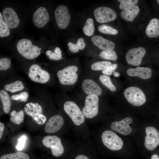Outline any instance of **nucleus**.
Masks as SVG:
<instances>
[{
	"label": "nucleus",
	"mask_w": 159,
	"mask_h": 159,
	"mask_svg": "<svg viewBox=\"0 0 159 159\" xmlns=\"http://www.w3.org/2000/svg\"><path fill=\"white\" fill-rule=\"evenodd\" d=\"M118 65L116 64H111L108 67L102 71V73L107 76L111 75L117 67Z\"/></svg>",
	"instance_id": "obj_37"
},
{
	"label": "nucleus",
	"mask_w": 159,
	"mask_h": 159,
	"mask_svg": "<svg viewBox=\"0 0 159 159\" xmlns=\"http://www.w3.org/2000/svg\"><path fill=\"white\" fill-rule=\"evenodd\" d=\"M78 67L75 65H69L58 70L57 77L60 83L64 85L75 84L78 79Z\"/></svg>",
	"instance_id": "obj_2"
},
{
	"label": "nucleus",
	"mask_w": 159,
	"mask_h": 159,
	"mask_svg": "<svg viewBox=\"0 0 159 159\" xmlns=\"http://www.w3.org/2000/svg\"><path fill=\"white\" fill-rule=\"evenodd\" d=\"M112 64L111 63L107 61H102L93 63L91 66L92 70L95 71L103 70Z\"/></svg>",
	"instance_id": "obj_30"
},
{
	"label": "nucleus",
	"mask_w": 159,
	"mask_h": 159,
	"mask_svg": "<svg viewBox=\"0 0 159 159\" xmlns=\"http://www.w3.org/2000/svg\"><path fill=\"white\" fill-rule=\"evenodd\" d=\"M112 74L115 77H119L120 75V74L118 72H116L114 71L113 72Z\"/></svg>",
	"instance_id": "obj_44"
},
{
	"label": "nucleus",
	"mask_w": 159,
	"mask_h": 159,
	"mask_svg": "<svg viewBox=\"0 0 159 159\" xmlns=\"http://www.w3.org/2000/svg\"><path fill=\"white\" fill-rule=\"evenodd\" d=\"M11 60L6 58H2L0 59V70L5 71L11 67Z\"/></svg>",
	"instance_id": "obj_36"
},
{
	"label": "nucleus",
	"mask_w": 159,
	"mask_h": 159,
	"mask_svg": "<svg viewBox=\"0 0 159 159\" xmlns=\"http://www.w3.org/2000/svg\"><path fill=\"white\" fill-rule=\"evenodd\" d=\"M84 39L81 37L79 38L77 41L76 45L80 50H83L85 46V44Z\"/></svg>",
	"instance_id": "obj_40"
},
{
	"label": "nucleus",
	"mask_w": 159,
	"mask_h": 159,
	"mask_svg": "<svg viewBox=\"0 0 159 159\" xmlns=\"http://www.w3.org/2000/svg\"><path fill=\"white\" fill-rule=\"evenodd\" d=\"M98 30L100 32L107 34L116 35L118 33V31L116 29L105 24L99 26L98 27Z\"/></svg>",
	"instance_id": "obj_34"
},
{
	"label": "nucleus",
	"mask_w": 159,
	"mask_h": 159,
	"mask_svg": "<svg viewBox=\"0 0 159 159\" xmlns=\"http://www.w3.org/2000/svg\"><path fill=\"white\" fill-rule=\"evenodd\" d=\"M146 52L145 49L142 47L130 49L126 54V60L129 64L135 66H139L141 64Z\"/></svg>",
	"instance_id": "obj_13"
},
{
	"label": "nucleus",
	"mask_w": 159,
	"mask_h": 159,
	"mask_svg": "<svg viewBox=\"0 0 159 159\" xmlns=\"http://www.w3.org/2000/svg\"><path fill=\"white\" fill-rule=\"evenodd\" d=\"M92 43L103 50H112L115 47V43L99 35H95L91 38Z\"/></svg>",
	"instance_id": "obj_20"
},
{
	"label": "nucleus",
	"mask_w": 159,
	"mask_h": 159,
	"mask_svg": "<svg viewBox=\"0 0 159 159\" xmlns=\"http://www.w3.org/2000/svg\"><path fill=\"white\" fill-rule=\"evenodd\" d=\"M102 142L107 148L112 150L121 149L123 145L122 139L116 133L110 130L104 131L101 136Z\"/></svg>",
	"instance_id": "obj_5"
},
{
	"label": "nucleus",
	"mask_w": 159,
	"mask_h": 159,
	"mask_svg": "<svg viewBox=\"0 0 159 159\" xmlns=\"http://www.w3.org/2000/svg\"><path fill=\"white\" fill-rule=\"evenodd\" d=\"M146 135L145 137L144 145L148 150H152L159 144V132L155 127L152 126L145 128Z\"/></svg>",
	"instance_id": "obj_12"
},
{
	"label": "nucleus",
	"mask_w": 159,
	"mask_h": 159,
	"mask_svg": "<svg viewBox=\"0 0 159 159\" xmlns=\"http://www.w3.org/2000/svg\"><path fill=\"white\" fill-rule=\"evenodd\" d=\"M54 15L57 24L60 28L64 29L68 27L70 17L66 6L60 5L57 6L55 10Z\"/></svg>",
	"instance_id": "obj_11"
},
{
	"label": "nucleus",
	"mask_w": 159,
	"mask_h": 159,
	"mask_svg": "<svg viewBox=\"0 0 159 159\" xmlns=\"http://www.w3.org/2000/svg\"><path fill=\"white\" fill-rule=\"evenodd\" d=\"M127 74L129 76L138 77L143 79H148L152 76V70L149 68L138 67L136 68H129L127 70Z\"/></svg>",
	"instance_id": "obj_19"
},
{
	"label": "nucleus",
	"mask_w": 159,
	"mask_h": 159,
	"mask_svg": "<svg viewBox=\"0 0 159 159\" xmlns=\"http://www.w3.org/2000/svg\"><path fill=\"white\" fill-rule=\"evenodd\" d=\"M0 159H29V157L25 153L18 152L3 155Z\"/></svg>",
	"instance_id": "obj_28"
},
{
	"label": "nucleus",
	"mask_w": 159,
	"mask_h": 159,
	"mask_svg": "<svg viewBox=\"0 0 159 159\" xmlns=\"http://www.w3.org/2000/svg\"><path fill=\"white\" fill-rule=\"evenodd\" d=\"M82 30L84 34L87 36H91L93 35L95 31V27L92 18H89L87 20Z\"/></svg>",
	"instance_id": "obj_26"
},
{
	"label": "nucleus",
	"mask_w": 159,
	"mask_h": 159,
	"mask_svg": "<svg viewBox=\"0 0 159 159\" xmlns=\"http://www.w3.org/2000/svg\"><path fill=\"white\" fill-rule=\"evenodd\" d=\"M151 159H159V158L157 155L154 154L151 156Z\"/></svg>",
	"instance_id": "obj_43"
},
{
	"label": "nucleus",
	"mask_w": 159,
	"mask_h": 159,
	"mask_svg": "<svg viewBox=\"0 0 159 159\" xmlns=\"http://www.w3.org/2000/svg\"><path fill=\"white\" fill-rule=\"evenodd\" d=\"M68 45L69 47V49L71 52L76 53L79 51V49L78 48L76 44L71 42H69L68 43Z\"/></svg>",
	"instance_id": "obj_39"
},
{
	"label": "nucleus",
	"mask_w": 159,
	"mask_h": 159,
	"mask_svg": "<svg viewBox=\"0 0 159 159\" xmlns=\"http://www.w3.org/2000/svg\"><path fill=\"white\" fill-rule=\"evenodd\" d=\"M99 97L96 95H87L85 100L82 112L85 117L92 118L95 117L99 111Z\"/></svg>",
	"instance_id": "obj_6"
},
{
	"label": "nucleus",
	"mask_w": 159,
	"mask_h": 159,
	"mask_svg": "<svg viewBox=\"0 0 159 159\" xmlns=\"http://www.w3.org/2000/svg\"><path fill=\"white\" fill-rule=\"evenodd\" d=\"M120 4L119 8L122 10H126L135 6L138 2V0H118Z\"/></svg>",
	"instance_id": "obj_32"
},
{
	"label": "nucleus",
	"mask_w": 159,
	"mask_h": 159,
	"mask_svg": "<svg viewBox=\"0 0 159 159\" xmlns=\"http://www.w3.org/2000/svg\"><path fill=\"white\" fill-rule=\"evenodd\" d=\"M24 88L23 82L20 80H16L6 85L4 89L11 93L21 91Z\"/></svg>",
	"instance_id": "obj_24"
},
{
	"label": "nucleus",
	"mask_w": 159,
	"mask_h": 159,
	"mask_svg": "<svg viewBox=\"0 0 159 159\" xmlns=\"http://www.w3.org/2000/svg\"><path fill=\"white\" fill-rule=\"evenodd\" d=\"M49 19V14L46 9L44 7L39 8L33 13L32 21L34 25L39 28L44 27Z\"/></svg>",
	"instance_id": "obj_14"
},
{
	"label": "nucleus",
	"mask_w": 159,
	"mask_h": 159,
	"mask_svg": "<svg viewBox=\"0 0 159 159\" xmlns=\"http://www.w3.org/2000/svg\"><path fill=\"white\" fill-rule=\"evenodd\" d=\"M99 80L101 83L109 90L115 92L116 90L115 86L112 83L110 78L108 76L105 74L100 75Z\"/></svg>",
	"instance_id": "obj_27"
},
{
	"label": "nucleus",
	"mask_w": 159,
	"mask_h": 159,
	"mask_svg": "<svg viewBox=\"0 0 159 159\" xmlns=\"http://www.w3.org/2000/svg\"><path fill=\"white\" fill-rule=\"evenodd\" d=\"M43 144L46 147L51 149L52 155L58 157L62 155L64 148L60 139L55 135H47L42 140Z\"/></svg>",
	"instance_id": "obj_9"
},
{
	"label": "nucleus",
	"mask_w": 159,
	"mask_h": 159,
	"mask_svg": "<svg viewBox=\"0 0 159 159\" xmlns=\"http://www.w3.org/2000/svg\"><path fill=\"white\" fill-rule=\"evenodd\" d=\"M65 112L77 125H80L85 121V117L79 107L74 102L68 101L65 102L63 105Z\"/></svg>",
	"instance_id": "obj_4"
},
{
	"label": "nucleus",
	"mask_w": 159,
	"mask_h": 159,
	"mask_svg": "<svg viewBox=\"0 0 159 159\" xmlns=\"http://www.w3.org/2000/svg\"><path fill=\"white\" fill-rule=\"evenodd\" d=\"M94 14L95 20L99 23L111 21L117 17L115 11L106 6L100 7L96 8L94 11Z\"/></svg>",
	"instance_id": "obj_10"
},
{
	"label": "nucleus",
	"mask_w": 159,
	"mask_h": 159,
	"mask_svg": "<svg viewBox=\"0 0 159 159\" xmlns=\"http://www.w3.org/2000/svg\"><path fill=\"white\" fill-rule=\"evenodd\" d=\"M10 32L4 21L3 20L1 13H0V37H4L10 34Z\"/></svg>",
	"instance_id": "obj_33"
},
{
	"label": "nucleus",
	"mask_w": 159,
	"mask_h": 159,
	"mask_svg": "<svg viewBox=\"0 0 159 159\" xmlns=\"http://www.w3.org/2000/svg\"><path fill=\"white\" fill-rule=\"evenodd\" d=\"M24 113L23 110L16 112L13 110L10 114V120L14 124L19 125L22 123L24 120Z\"/></svg>",
	"instance_id": "obj_25"
},
{
	"label": "nucleus",
	"mask_w": 159,
	"mask_h": 159,
	"mask_svg": "<svg viewBox=\"0 0 159 159\" xmlns=\"http://www.w3.org/2000/svg\"><path fill=\"white\" fill-rule=\"evenodd\" d=\"M4 129V125L1 122H0V139H1Z\"/></svg>",
	"instance_id": "obj_41"
},
{
	"label": "nucleus",
	"mask_w": 159,
	"mask_h": 159,
	"mask_svg": "<svg viewBox=\"0 0 159 159\" xmlns=\"http://www.w3.org/2000/svg\"><path fill=\"white\" fill-rule=\"evenodd\" d=\"M74 159H89L87 156L82 155L77 156Z\"/></svg>",
	"instance_id": "obj_42"
},
{
	"label": "nucleus",
	"mask_w": 159,
	"mask_h": 159,
	"mask_svg": "<svg viewBox=\"0 0 159 159\" xmlns=\"http://www.w3.org/2000/svg\"><path fill=\"white\" fill-rule=\"evenodd\" d=\"M17 50L23 57L28 59H34L41 53V48L33 45L31 41L28 39L19 40L16 44Z\"/></svg>",
	"instance_id": "obj_1"
},
{
	"label": "nucleus",
	"mask_w": 159,
	"mask_h": 159,
	"mask_svg": "<svg viewBox=\"0 0 159 159\" xmlns=\"http://www.w3.org/2000/svg\"><path fill=\"white\" fill-rule=\"evenodd\" d=\"M157 1L158 4L159 5V0H157Z\"/></svg>",
	"instance_id": "obj_45"
},
{
	"label": "nucleus",
	"mask_w": 159,
	"mask_h": 159,
	"mask_svg": "<svg viewBox=\"0 0 159 159\" xmlns=\"http://www.w3.org/2000/svg\"><path fill=\"white\" fill-rule=\"evenodd\" d=\"M26 137L24 135H22L18 139V143L16 146V149L18 150H21L23 149L24 146Z\"/></svg>",
	"instance_id": "obj_38"
},
{
	"label": "nucleus",
	"mask_w": 159,
	"mask_h": 159,
	"mask_svg": "<svg viewBox=\"0 0 159 159\" xmlns=\"http://www.w3.org/2000/svg\"><path fill=\"white\" fill-rule=\"evenodd\" d=\"M3 15L4 21L9 28L14 29L18 26L20 20L13 9L10 7L4 8L3 11Z\"/></svg>",
	"instance_id": "obj_16"
},
{
	"label": "nucleus",
	"mask_w": 159,
	"mask_h": 159,
	"mask_svg": "<svg viewBox=\"0 0 159 159\" xmlns=\"http://www.w3.org/2000/svg\"><path fill=\"white\" fill-rule=\"evenodd\" d=\"M99 56L104 59L111 60H115L117 59L115 52L113 50L102 51L100 52Z\"/></svg>",
	"instance_id": "obj_29"
},
{
	"label": "nucleus",
	"mask_w": 159,
	"mask_h": 159,
	"mask_svg": "<svg viewBox=\"0 0 159 159\" xmlns=\"http://www.w3.org/2000/svg\"><path fill=\"white\" fill-rule=\"evenodd\" d=\"M83 91L87 95H96L97 96L101 95L102 91L99 85L94 80L90 79L84 80L82 84Z\"/></svg>",
	"instance_id": "obj_18"
},
{
	"label": "nucleus",
	"mask_w": 159,
	"mask_h": 159,
	"mask_svg": "<svg viewBox=\"0 0 159 159\" xmlns=\"http://www.w3.org/2000/svg\"><path fill=\"white\" fill-rule=\"evenodd\" d=\"M64 123V119L61 115H54L51 117L47 122L45 126L44 131L47 133H55L61 129Z\"/></svg>",
	"instance_id": "obj_17"
},
{
	"label": "nucleus",
	"mask_w": 159,
	"mask_h": 159,
	"mask_svg": "<svg viewBox=\"0 0 159 159\" xmlns=\"http://www.w3.org/2000/svg\"><path fill=\"white\" fill-rule=\"evenodd\" d=\"M145 32L150 38L158 37L159 35V19L156 18L151 19L146 28Z\"/></svg>",
	"instance_id": "obj_21"
},
{
	"label": "nucleus",
	"mask_w": 159,
	"mask_h": 159,
	"mask_svg": "<svg viewBox=\"0 0 159 159\" xmlns=\"http://www.w3.org/2000/svg\"><path fill=\"white\" fill-rule=\"evenodd\" d=\"M62 51L60 48L58 47H56L54 52L50 50H48L46 52L45 54L50 59L59 60L62 58Z\"/></svg>",
	"instance_id": "obj_31"
},
{
	"label": "nucleus",
	"mask_w": 159,
	"mask_h": 159,
	"mask_svg": "<svg viewBox=\"0 0 159 159\" xmlns=\"http://www.w3.org/2000/svg\"><path fill=\"white\" fill-rule=\"evenodd\" d=\"M0 99L4 112L6 114L8 113L11 109V99L9 94L5 90L2 89L0 90Z\"/></svg>",
	"instance_id": "obj_23"
},
{
	"label": "nucleus",
	"mask_w": 159,
	"mask_h": 159,
	"mask_svg": "<svg viewBox=\"0 0 159 159\" xmlns=\"http://www.w3.org/2000/svg\"><path fill=\"white\" fill-rule=\"evenodd\" d=\"M29 96V94L26 91H23L18 94L12 95L11 97V99L25 102L27 101Z\"/></svg>",
	"instance_id": "obj_35"
},
{
	"label": "nucleus",
	"mask_w": 159,
	"mask_h": 159,
	"mask_svg": "<svg viewBox=\"0 0 159 159\" xmlns=\"http://www.w3.org/2000/svg\"><path fill=\"white\" fill-rule=\"evenodd\" d=\"M24 110L25 112L31 117L38 124L43 125L45 123L46 117L42 114V106L38 103L29 102L25 105Z\"/></svg>",
	"instance_id": "obj_8"
},
{
	"label": "nucleus",
	"mask_w": 159,
	"mask_h": 159,
	"mask_svg": "<svg viewBox=\"0 0 159 159\" xmlns=\"http://www.w3.org/2000/svg\"><path fill=\"white\" fill-rule=\"evenodd\" d=\"M124 95L128 102L135 106H140L146 101V97L143 91L135 87H129L125 90Z\"/></svg>",
	"instance_id": "obj_3"
},
{
	"label": "nucleus",
	"mask_w": 159,
	"mask_h": 159,
	"mask_svg": "<svg viewBox=\"0 0 159 159\" xmlns=\"http://www.w3.org/2000/svg\"><path fill=\"white\" fill-rule=\"evenodd\" d=\"M139 12L138 6L136 5L129 9L122 11L120 13L122 18L130 22L133 21Z\"/></svg>",
	"instance_id": "obj_22"
},
{
	"label": "nucleus",
	"mask_w": 159,
	"mask_h": 159,
	"mask_svg": "<svg viewBox=\"0 0 159 159\" xmlns=\"http://www.w3.org/2000/svg\"><path fill=\"white\" fill-rule=\"evenodd\" d=\"M28 75L32 81L42 84L48 82L50 78L49 73L36 64H33L30 67Z\"/></svg>",
	"instance_id": "obj_7"
},
{
	"label": "nucleus",
	"mask_w": 159,
	"mask_h": 159,
	"mask_svg": "<svg viewBox=\"0 0 159 159\" xmlns=\"http://www.w3.org/2000/svg\"><path fill=\"white\" fill-rule=\"evenodd\" d=\"M132 122L130 117H127L118 122H113L110 125L111 128L113 130L120 134L127 135L132 131V129L129 124Z\"/></svg>",
	"instance_id": "obj_15"
}]
</instances>
